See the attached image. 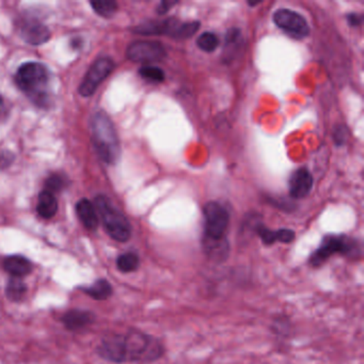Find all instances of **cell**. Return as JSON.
<instances>
[{"label": "cell", "instance_id": "obj_1", "mask_svg": "<svg viewBox=\"0 0 364 364\" xmlns=\"http://www.w3.org/2000/svg\"><path fill=\"white\" fill-rule=\"evenodd\" d=\"M96 353L102 359L114 363H153L166 353L163 342L139 329L125 333H112L103 338Z\"/></svg>", "mask_w": 364, "mask_h": 364}, {"label": "cell", "instance_id": "obj_2", "mask_svg": "<svg viewBox=\"0 0 364 364\" xmlns=\"http://www.w3.org/2000/svg\"><path fill=\"white\" fill-rule=\"evenodd\" d=\"M205 231L202 237V249L207 258L214 262H225L229 258L230 245L227 231L230 215L218 202H209L203 209Z\"/></svg>", "mask_w": 364, "mask_h": 364}, {"label": "cell", "instance_id": "obj_3", "mask_svg": "<svg viewBox=\"0 0 364 364\" xmlns=\"http://www.w3.org/2000/svg\"><path fill=\"white\" fill-rule=\"evenodd\" d=\"M334 255H341L352 261L360 260L362 257L361 245L357 239L347 235H326L318 249L309 257V266L314 269L320 268Z\"/></svg>", "mask_w": 364, "mask_h": 364}, {"label": "cell", "instance_id": "obj_4", "mask_svg": "<svg viewBox=\"0 0 364 364\" xmlns=\"http://www.w3.org/2000/svg\"><path fill=\"white\" fill-rule=\"evenodd\" d=\"M49 72L42 63H24L15 74L17 87L29 96L35 104L41 107L49 104Z\"/></svg>", "mask_w": 364, "mask_h": 364}, {"label": "cell", "instance_id": "obj_5", "mask_svg": "<svg viewBox=\"0 0 364 364\" xmlns=\"http://www.w3.org/2000/svg\"><path fill=\"white\" fill-rule=\"evenodd\" d=\"M92 140L94 148L101 159L110 165H114L120 157V141L116 128L110 116L104 112H98L93 116Z\"/></svg>", "mask_w": 364, "mask_h": 364}, {"label": "cell", "instance_id": "obj_6", "mask_svg": "<svg viewBox=\"0 0 364 364\" xmlns=\"http://www.w3.org/2000/svg\"><path fill=\"white\" fill-rule=\"evenodd\" d=\"M94 203L107 234L119 243H126L132 236V225L125 216L105 196L96 197Z\"/></svg>", "mask_w": 364, "mask_h": 364}, {"label": "cell", "instance_id": "obj_7", "mask_svg": "<svg viewBox=\"0 0 364 364\" xmlns=\"http://www.w3.org/2000/svg\"><path fill=\"white\" fill-rule=\"evenodd\" d=\"M274 23L278 28L294 39H304L310 33V27L306 19L292 10H278L274 15Z\"/></svg>", "mask_w": 364, "mask_h": 364}, {"label": "cell", "instance_id": "obj_8", "mask_svg": "<svg viewBox=\"0 0 364 364\" xmlns=\"http://www.w3.org/2000/svg\"><path fill=\"white\" fill-rule=\"evenodd\" d=\"M114 61L108 57L100 58L93 63L79 87L80 96L85 98L92 96L98 86L104 82L107 77L110 76V73L114 71Z\"/></svg>", "mask_w": 364, "mask_h": 364}, {"label": "cell", "instance_id": "obj_9", "mask_svg": "<svg viewBox=\"0 0 364 364\" xmlns=\"http://www.w3.org/2000/svg\"><path fill=\"white\" fill-rule=\"evenodd\" d=\"M126 56L134 62H159L167 56L163 44L155 41H137L128 47Z\"/></svg>", "mask_w": 364, "mask_h": 364}, {"label": "cell", "instance_id": "obj_10", "mask_svg": "<svg viewBox=\"0 0 364 364\" xmlns=\"http://www.w3.org/2000/svg\"><path fill=\"white\" fill-rule=\"evenodd\" d=\"M19 35L31 45L44 44L51 39V31L37 17H25L19 19Z\"/></svg>", "mask_w": 364, "mask_h": 364}, {"label": "cell", "instance_id": "obj_11", "mask_svg": "<svg viewBox=\"0 0 364 364\" xmlns=\"http://www.w3.org/2000/svg\"><path fill=\"white\" fill-rule=\"evenodd\" d=\"M180 23L181 21L173 17L162 21H148L138 25L134 31L142 35H169L174 39Z\"/></svg>", "mask_w": 364, "mask_h": 364}, {"label": "cell", "instance_id": "obj_12", "mask_svg": "<svg viewBox=\"0 0 364 364\" xmlns=\"http://www.w3.org/2000/svg\"><path fill=\"white\" fill-rule=\"evenodd\" d=\"M312 187H313V177L306 168H300L293 172L288 181L291 197L302 199L311 193Z\"/></svg>", "mask_w": 364, "mask_h": 364}, {"label": "cell", "instance_id": "obj_13", "mask_svg": "<svg viewBox=\"0 0 364 364\" xmlns=\"http://www.w3.org/2000/svg\"><path fill=\"white\" fill-rule=\"evenodd\" d=\"M96 320V315L91 311L87 310H79L73 309L67 313L63 314L61 318L63 326L70 331H78L89 327Z\"/></svg>", "mask_w": 364, "mask_h": 364}, {"label": "cell", "instance_id": "obj_14", "mask_svg": "<svg viewBox=\"0 0 364 364\" xmlns=\"http://www.w3.org/2000/svg\"><path fill=\"white\" fill-rule=\"evenodd\" d=\"M255 232L260 237L263 244L266 246H272L275 243H283V244H291L295 241L294 231L291 229H279V230H270L263 225H259L255 229Z\"/></svg>", "mask_w": 364, "mask_h": 364}, {"label": "cell", "instance_id": "obj_15", "mask_svg": "<svg viewBox=\"0 0 364 364\" xmlns=\"http://www.w3.org/2000/svg\"><path fill=\"white\" fill-rule=\"evenodd\" d=\"M3 269L11 277L23 278L33 272V265L28 259L23 255H10L3 260Z\"/></svg>", "mask_w": 364, "mask_h": 364}, {"label": "cell", "instance_id": "obj_16", "mask_svg": "<svg viewBox=\"0 0 364 364\" xmlns=\"http://www.w3.org/2000/svg\"><path fill=\"white\" fill-rule=\"evenodd\" d=\"M77 215L86 229L96 231L98 227V215L92 202L82 199L76 205Z\"/></svg>", "mask_w": 364, "mask_h": 364}, {"label": "cell", "instance_id": "obj_17", "mask_svg": "<svg viewBox=\"0 0 364 364\" xmlns=\"http://www.w3.org/2000/svg\"><path fill=\"white\" fill-rule=\"evenodd\" d=\"M80 290L85 294L88 295L89 297L94 300H98V302L108 300V298L112 297V293H114L112 284L106 279H98L96 282L92 283L91 286L80 288Z\"/></svg>", "mask_w": 364, "mask_h": 364}, {"label": "cell", "instance_id": "obj_18", "mask_svg": "<svg viewBox=\"0 0 364 364\" xmlns=\"http://www.w3.org/2000/svg\"><path fill=\"white\" fill-rule=\"evenodd\" d=\"M58 211V201L53 193L43 191L37 199V211L42 218L51 219Z\"/></svg>", "mask_w": 364, "mask_h": 364}, {"label": "cell", "instance_id": "obj_19", "mask_svg": "<svg viewBox=\"0 0 364 364\" xmlns=\"http://www.w3.org/2000/svg\"><path fill=\"white\" fill-rule=\"evenodd\" d=\"M27 293V286L23 278L17 277H11L8 281L6 286V295L8 300L12 302H19L25 298Z\"/></svg>", "mask_w": 364, "mask_h": 364}, {"label": "cell", "instance_id": "obj_20", "mask_svg": "<svg viewBox=\"0 0 364 364\" xmlns=\"http://www.w3.org/2000/svg\"><path fill=\"white\" fill-rule=\"evenodd\" d=\"M139 266L140 258L136 252L130 251V252L119 255L116 259V267L121 272H124V274L136 272Z\"/></svg>", "mask_w": 364, "mask_h": 364}, {"label": "cell", "instance_id": "obj_21", "mask_svg": "<svg viewBox=\"0 0 364 364\" xmlns=\"http://www.w3.org/2000/svg\"><path fill=\"white\" fill-rule=\"evenodd\" d=\"M90 5L92 6L96 15L105 19L114 17L118 10V3L112 0H96V1H91Z\"/></svg>", "mask_w": 364, "mask_h": 364}, {"label": "cell", "instance_id": "obj_22", "mask_svg": "<svg viewBox=\"0 0 364 364\" xmlns=\"http://www.w3.org/2000/svg\"><path fill=\"white\" fill-rule=\"evenodd\" d=\"M197 45L201 51L211 53L219 46V39L215 33H203L198 37Z\"/></svg>", "mask_w": 364, "mask_h": 364}, {"label": "cell", "instance_id": "obj_23", "mask_svg": "<svg viewBox=\"0 0 364 364\" xmlns=\"http://www.w3.org/2000/svg\"><path fill=\"white\" fill-rule=\"evenodd\" d=\"M142 78L152 83H163L166 79V74L162 69L153 65H144L139 70Z\"/></svg>", "mask_w": 364, "mask_h": 364}, {"label": "cell", "instance_id": "obj_24", "mask_svg": "<svg viewBox=\"0 0 364 364\" xmlns=\"http://www.w3.org/2000/svg\"><path fill=\"white\" fill-rule=\"evenodd\" d=\"M65 184H67V180L63 177L62 174H51V177L45 182V187H46L45 191L51 193H58V191H62Z\"/></svg>", "mask_w": 364, "mask_h": 364}, {"label": "cell", "instance_id": "obj_25", "mask_svg": "<svg viewBox=\"0 0 364 364\" xmlns=\"http://www.w3.org/2000/svg\"><path fill=\"white\" fill-rule=\"evenodd\" d=\"M200 29V23L197 21H182L180 26L179 33H177V40L189 39Z\"/></svg>", "mask_w": 364, "mask_h": 364}, {"label": "cell", "instance_id": "obj_26", "mask_svg": "<svg viewBox=\"0 0 364 364\" xmlns=\"http://www.w3.org/2000/svg\"><path fill=\"white\" fill-rule=\"evenodd\" d=\"M15 155L10 151H0V170L7 169L15 162Z\"/></svg>", "mask_w": 364, "mask_h": 364}, {"label": "cell", "instance_id": "obj_27", "mask_svg": "<svg viewBox=\"0 0 364 364\" xmlns=\"http://www.w3.org/2000/svg\"><path fill=\"white\" fill-rule=\"evenodd\" d=\"M177 1H170V0H168V1H162L157 8L158 15H166V13L169 11L170 8H171L172 6L177 5Z\"/></svg>", "mask_w": 364, "mask_h": 364}, {"label": "cell", "instance_id": "obj_28", "mask_svg": "<svg viewBox=\"0 0 364 364\" xmlns=\"http://www.w3.org/2000/svg\"><path fill=\"white\" fill-rule=\"evenodd\" d=\"M334 139H336V144H342L346 141L345 128H336V135H334Z\"/></svg>", "mask_w": 364, "mask_h": 364}, {"label": "cell", "instance_id": "obj_29", "mask_svg": "<svg viewBox=\"0 0 364 364\" xmlns=\"http://www.w3.org/2000/svg\"><path fill=\"white\" fill-rule=\"evenodd\" d=\"M347 21L350 26L357 27V26L361 25L362 17L356 15V13H350V15H347Z\"/></svg>", "mask_w": 364, "mask_h": 364}, {"label": "cell", "instance_id": "obj_30", "mask_svg": "<svg viewBox=\"0 0 364 364\" xmlns=\"http://www.w3.org/2000/svg\"><path fill=\"white\" fill-rule=\"evenodd\" d=\"M6 110L5 101H3V96H0V118L3 116V112Z\"/></svg>", "mask_w": 364, "mask_h": 364}]
</instances>
